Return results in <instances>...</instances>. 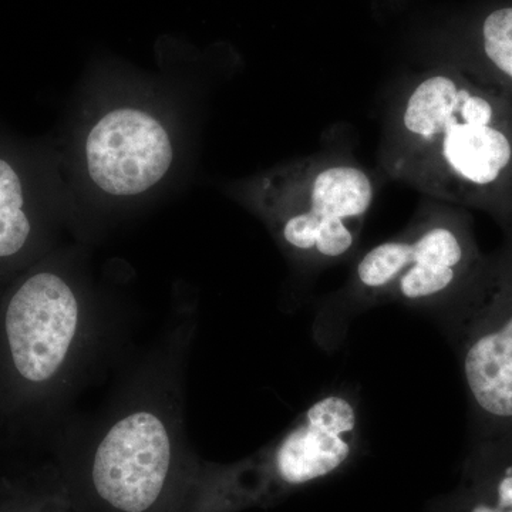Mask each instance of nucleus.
Masks as SVG:
<instances>
[{"mask_svg": "<svg viewBox=\"0 0 512 512\" xmlns=\"http://www.w3.org/2000/svg\"><path fill=\"white\" fill-rule=\"evenodd\" d=\"M377 165L424 198L484 212L512 234V104L460 64L403 87L387 110Z\"/></svg>", "mask_w": 512, "mask_h": 512, "instance_id": "obj_1", "label": "nucleus"}, {"mask_svg": "<svg viewBox=\"0 0 512 512\" xmlns=\"http://www.w3.org/2000/svg\"><path fill=\"white\" fill-rule=\"evenodd\" d=\"M197 318H171L92 423L86 439L90 484L116 512H150L168 490L185 450V379Z\"/></svg>", "mask_w": 512, "mask_h": 512, "instance_id": "obj_2", "label": "nucleus"}, {"mask_svg": "<svg viewBox=\"0 0 512 512\" xmlns=\"http://www.w3.org/2000/svg\"><path fill=\"white\" fill-rule=\"evenodd\" d=\"M110 318L55 268L32 272L0 299V420L40 429L63 412L106 342Z\"/></svg>", "mask_w": 512, "mask_h": 512, "instance_id": "obj_3", "label": "nucleus"}, {"mask_svg": "<svg viewBox=\"0 0 512 512\" xmlns=\"http://www.w3.org/2000/svg\"><path fill=\"white\" fill-rule=\"evenodd\" d=\"M487 262L471 211L424 198L403 231L353 259L345 284L320 303L313 338L336 349L352 319L389 303L437 315L476 284Z\"/></svg>", "mask_w": 512, "mask_h": 512, "instance_id": "obj_4", "label": "nucleus"}, {"mask_svg": "<svg viewBox=\"0 0 512 512\" xmlns=\"http://www.w3.org/2000/svg\"><path fill=\"white\" fill-rule=\"evenodd\" d=\"M379 180L356 158L325 151L258 178L248 204L303 272H320L356 258Z\"/></svg>", "mask_w": 512, "mask_h": 512, "instance_id": "obj_5", "label": "nucleus"}, {"mask_svg": "<svg viewBox=\"0 0 512 512\" xmlns=\"http://www.w3.org/2000/svg\"><path fill=\"white\" fill-rule=\"evenodd\" d=\"M466 389L470 446L512 444V234L476 284L437 313Z\"/></svg>", "mask_w": 512, "mask_h": 512, "instance_id": "obj_6", "label": "nucleus"}, {"mask_svg": "<svg viewBox=\"0 0 512 512\" xmlns=\"http://www.w3.org/2000/svg\"><path fill=\"white\" fill-rule=\"evenodd\" d=\"M359 397L352 390L322 394L271 444L214 474L220 505L262 501L325 480L348 466L360 446Z\"/></svg>", "mask_w": 512, "mask_h": 512, "instance_id": "obj_7", "label": "nucleus"}, {"mask_svg": "<svg viewBox=\"0 0 512 512\" xmlns=\"http://www.w3.org/2000/svg\"><path fill=\"white\" fill-rule=\"evenodd\" d=\"M174 160L170 133L153 114L119 107L104 114L87 134L84 161L99 190L136 197L164 180Z\"/></svg>", "mask_w": 512, "mask_h": 512, "instance_id": "obj_8", "label": "nucleus"}, {"mask_svg": "<svg viewBox=\"0 0 512 512\" xmlns=\"http://www.w3.org/2000/svg\"><path fill=\"white\" fill-rule=\"evenodd\" d=\"M454 62L512 104V0L484 3L467 18Z\"/></svg>", "mask_w": 512, "mask_h": 512, "instance_id": "obj_9", "label": "nucleus"}, {"mask_svg": "<svg viewBox=\"0 0 512 512\" xmlns=\"http://www.w3.org/2000/svg\"><path fill=\"white\" fill-rule=\"evenodd\" d=\"M446 512H512V444L470 446L463 480Z\"/></svg>", "mask_w": 512, "mask_h": 512, "instance_id": "obj_10", "label": "nucleus"}, {"mask_svg": "<svg viewBox=\"0 0 512 512\" xmlns=\"http://www.w3.org/2000/svg\"><path fill=\"white\" fill-rule=\"evenodd\" d=\"M23 207L19 175L12 165L0 160V262L18 258L32 241V221Z\"/></svg>", "mask_w": 512, "mask_h": 512, "instance_id": "obj_11", "label": "nucleus"}, {"mask_svg": "<svg viewBox=\"0 0 512 512\" xmlns=\"http://www.w3.org/2000/svg\"><path fill=\"white\" fill-rule=\"evenodd\" d=\"M2 426H3V424H2V420H0V427H2Z\"/></svg>", "mask_w": 512, "mask_h": 512, "instance_id": "obj_12", "label": "nucleus"}]
</instances>
